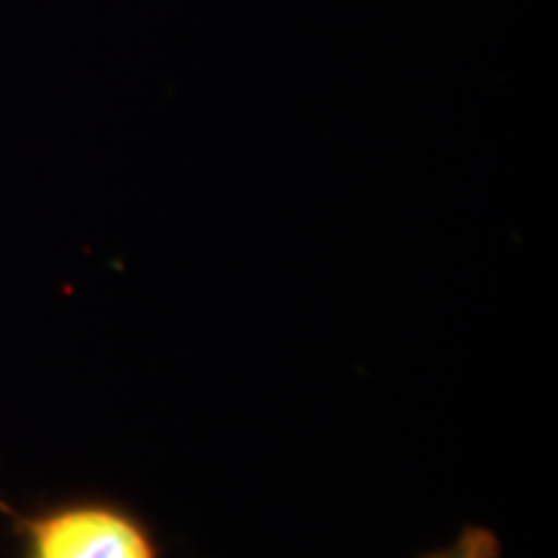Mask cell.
Segmentation results:
<instances>
[{
    "mask_svg": "<svg viewBox=\"0 0 558 558\" xmlns=\"http://www.w3.org/2000/svg\"><path fill=\"white\" fill-rule=\"evenodd\" d=\"M26 558H158L150 533L111 505H65L21 520Z\"/></svg>",
    "mask_w": 558,
    "mask_h": 558,
    "instance_id": "cell-1",
    "label": "cell"
},
{
    "mask_svg": "<svg viewBox=\"0 0 558 558\" xmlns=\"http://www.w3.org/2000/svg\"><path fill=\"white\" fill-rule=\"evenodd\" d=\"M422 558H501V548L492 530L465 527L448 548H439Z\"/></svg>",
    "mask_w": 558,
    "mask_h": 558,
    "instance_id": "cell-2",
    "label": "cell"
},
{
    "mask_svg": "<svg viewBox=\"0 0 558 558\" xmlns=\"http://www.w3.org/2000/svg\"><path fill=\"white\" fill-rule=\"evenodd\" d=\"M0 512H3V514H13V512H11V507H9V505H5V501H3V499H0Z\"/></svg>",
    "mask_w": 558,
    "mask_h": 558,
    "instance_id": "cell-3",
    "label": "cell"
}]
</instances>
